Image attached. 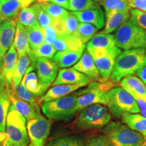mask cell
Instances as JSON below:
<instances>
[{
    "mask_svg": "<svg viewBox=\"0 0 146 146\" xmlns=\"http://www.w3.org/2000/svg\"><path fill=\"white\" fill-rule=\"evenodd\" d=\"M80 91L59 99L42 103V112L50 120L69 122L75 115L76 100Z\"/></svg>",
    "mask_w": 146,
    "mask_h": 146,
    "instance_id": "3",
    "label": "cell"
},
{
    "mask_svg": "<svg viewBox=\"0 0 146 146\" xmlns=\"http://www.w3.org/2000/svg\"><path fill=\"white\" fill-rule=\"evenodd\" d=\"M18 60V54L14 45H11L10 48L5 54L3 58V67L1 72L4 75L7 83H8L10 88L13 91L12 89V82L14 71H15L16 64Z\"/></svg>",
    "mask_w": 146,
    "mask_h": 146,
    "instance_id": "18",
    "label": "cell"
},
{
    "mask_svg": "<svg viewBox=\"0 0 146 146\" xmlns=\"http://www.w3.org/2000/svg\"><path fill=\"white\" fill-rule=\"evenodd\" d=\"M12 91H5L0 94V142L4 141L7 117L10 107V96Z\"/></svg>",
    "mask_w": 146,
    "mask_h": 146,
    "instance_id": "24",
    "label": "cell"
},
{
    "mask_svg": "<svg viewBox=\"0 0 146 146\" xmlns=\"http://www.w3.org/2000/svg\"><path fill=\"white\" fill-rule=\"evenodd\" d=\"M104 8L105 12L110 10L130 12L129 0H104L101 3Z\"/></svg>",
    "mask_w": 146,
    "mask_h": 146,
    "instance_id": "35",
    "label": "cell"
},
{
    "mask_svg": "<svg viewBox=\"0 0 146 146\" xmlns=\"http://www.w3.org/2000/svg\"><path fill=\"white\" fill-rule=\"evenodd\" d=\"M11 94L13 95L14 96H15L16 98H18V99L29 102V103L31 104L38 105V102L36 101V97L34 96L26 88L23 79L22 80L21 83L19 84V85L16 87V89L12 91Z\"/></svg>",
    "mask_w": 146,
    "mask_h": 146,
    "instance_id": "34",
    "label": "cell"
},
{
    "mask_svg": "<svg viewBox=\"0 0 146 146\" xmlns=\"http://www.w3.org/2000/svg\"><path fill=\"white\" fill-rule=\"evenodd\" d=\"M8 90L12 91V89L9 87L3 74L2 72H1L0 73V94Z\"/></svg>",
    "mask_w": 146,
    "mask_h": 146,
    "instance_id": "46",
    "label": "cell"
},
{
    "mask_svg": "<svg viewBox=\"0 0 146 146\" xmlns=\"http://www.w3.org/2000/svg\"><path fill=\"white\" fill-rule=\"evenodd\" d=\"M85 146H114L107 136L96 135L85 140Z\"/></svg>",
    "mask_w": 146,
    "mask_h": 146,
    "instance_id": "39",
    "label": "cell"
},
{
    "mask_svg": "<svg viewBox=\"0 0 146 146\" xmlns=\"http://www.w3.org/2000/svg\"><path fill=\"white\" fill-rule=\"evenodd\" d=\"M27 120L13 106L9 108L3 146H29Z\"/></svg>",
    "mask_w": 146,
    "mask_h": 146,
    "instance_id": "2",
    "label": "cell"
},
{
    "mask_svg": "<svg viewBox=\"0 0 146 146\" xmlns=\"http://www.w3.org/2000/svg\"><path fill=\"white\" fill-rule=\"evenodd\" d=\"M13 45L17 51L18 56L27 54L31 60V64L33 65L35 63L36 59L35 58L33 52L29 45L27 29L18 21L16 23V30Z\"/></svg>",
    "mask_w": 146,
    "mask_h": 146,
    "instance_id": "13",
    "label": "cell"
},
{
    "mask_svg": "<svg viewBox=\"0 0 146 146\" xmlns=\"http://www.w3.org/2000/svg\"><path fill=\"white\" fill-rule=\"evenodd\" d=\"M27 31L29 45L32 51H35L44 43V31L39 26V25L27 29Z\"/></svg>",
    "mask_w": 146,
    "mask_h": 146,
    "instance_id": "30",
    "label": "cell"
},
{
    "mask_svg": "<svg viewBox=\"0 0 146 146\" xmlns=\"http://www.w3.org/2000/svg\"><path fill=\"white\" fill-rule=\"evenodd\" d=\"M40 5L43 11L52 20H64L69 14V12L65 8L55 3L45 2L40 3Z\"/></svg>",
    "mask_w": 146,
    "mask_h": 146,
    "instance_id": "31",
    "label": "cell"
},
{
    "mask_svg": "<svg viewBox=\"0 0 146 146\" xmlns=\"http://www.w3.org/2000/svg\"><path fill=\"white\" fill-rule=\"evenodd\" d=\"M136 74L146 85V65L141 69L139 70L136 72Z\"/></svg>",
    "mask_w": 146,
    "mask_h": 146,
    "instance_id": "48",
    "label": "cell"
},
{
    "mask_svg": "<svg viewBox=\"0 0 146 146\" xmlns=\"http://www.w3.org/2000/svg\"><path fill=\"white\" fill-rule=\"evenodd\" d=\"M120 86L127 91H133L146 99V85L138 76L128 75L120 81Z\"/></svg>",
    "mask_w": 146,
    "mask_h": 146,
    "instance_id": "26",
    "label": "cell"
},
{
    "mask_svg": "<svg viewBox=\"0 0 146 146\" xmlns=\"http://www.w3.org/2000/svg\"><path fill=\"white\" fill-rule=\"evenodd\" d=\"M33 65L36 70L39 83L47 91L57 77L59 66L54 60L46 58H36Z\"/></svg>",
    "mask_w": 146,
    "mask_h": 146,
    "instance_id": "10",
    "label": "cell"
},
{
    "mask_svg": "<svg viewBox=\"0 0 146 146\" xmlns=\"http://www.w3.org/2000/svg\"><path fill=\"white\" fill-rule=\"evenodd\" d=\"M45 146H85V139L78 135H70L53 139Z\"/></svg>",
    "mask_w": 146,
    "mask_h": 146,
    "instance_id": "29",
    "label": "cell"
},
{
    "mask_svg": "<svg viewBox=\"0 0 146 146\" xmlns=\"http://www.w3.org/2000/svg\"><path fill=\"white\" fill-rule=\"evenodd\" d=\"M81 23L91 24L98 30L103 29L105 26V14L101 7L97 5L94 8L81 11V12H71Z\"/></svg>",
    "mask_w": 146,
    "mask_h": 146,
    "instance_id": "12",
    "label": "cell"
},
{
    "mask_svg": "<svg viewBox=\"0 0 146 146\" xmlns=\"http://www.w3.org/2000/svg\"><path fill=\"white\" fill-rule=\"evenodd\" d=\"M35 1H36V0H18V1L21 3L22 8H27Z\"/></svg>",
    "mask_w": 146,
    "mask_h": 146,
    "instance_id": "49",
    "label": "cell"
},
{
    "mask_svg": "<svg viewBox=\"0 0 146 146\" xmlns=\"http://www.w3.org/2000/svg\"><path fill=\"white\" fill-rule=\"evenodd\" d=\"M114 85V83L103 82H92L87 85L86 88L80 90V95L76 100V112L89 106L100 104L104 105L106 103V93Z\"/></svg>",
    "mask_w": 146,
    "mask_h": 146,
    "instance_id": "8",
    "label": "cell"
},
{
    "mask_svg": "<svg viewBox=\"0 0 146 146\" xmlns=\"http://www.w3.org/2000/svg\"><path fill=\"white\" fill-rule=\"evenodd\" d=\"M16 21H6L0 27V56H4L11 45L13 44L16 30Z\"/></svg>",
    "mask_w": 146,
    "mask_h": 146,
    "instance_id": "15",
    "label": "cell"
},
{
    "mask_svg": "<svg viewBox=\"0 0 146 146\" xmlns=\"http://www.w3.org/2000/svg\"><path fill=\"white\" fill-rule=\"evenodd\" d=\"M85 86L82 85H58L52 86L49 90L40 97L38 104H42L46 102L52 101L69 96L74 91Z\"/></svg>",
    "mask_w": 146,
    "mask_h": 146,
    "instance_id": "16",
    "label": "cell"
},
{
    "mask_svg": "<svg viewBox=\"0 0 146 146\" xmlns=\"http://www.w3.org/2000/svg\"><path fill=\"white\" fill-rule=\"evenodd\" d=\"M31 8L33 9L36 15L38 25L43 30H44L47 27L52 25L53 20L43 11L40 3L37 2L31 5Z\"/></svg>",
    "mask_w": 146,
    "mask_h": 146,
    "instance_id": "36",
    "label": "cell"
},
{
    "mask_svg": "<svg viewBox=\"0 0 146 146\" xmlns=\"http://www.w3.org/2000/svg\"><path fill=\"white\" fill-rule=\"evenodd\" d=\"M3 58H2L0 56V73L2 71V67H3Z\"/></svg>",
    "mask_w": 146,
    "mask_h": 146,
    "instance_id": "50",
    "label": "cell"
},
{
    "mask_svg": "<svg viewBox=\"0 0 146 146\" xmlns=\"http://www.w3.org/2000/svg\"><path fill=\"white\" fill-rule=\"evenodd\" d=\"M52 26L54 27V30L56 31L58 36H62L68 35L66 32V25L64 20L63 19H58L53 20Z\"/></svg>",
    "mask_w": 146,
    "mask_h": 146,
    "instance_id": "42",
    "label": "cell"
},
{
    "mask_svg": "<svg viewBox=\"0 0 146 146\" xmlns=\"http://www.w3.org/2000/svg\"><path fill=\"white\" fill-rule=\"evenodd\" d=\"M105 106L115 118L122 117L126 112H140L136 100L122 87H114L106 93Z\"/></svg>",
    "mask_w": 146,
    "mask_h": 146,
    "instance_id": "4",
    "label": "cell"
},
{
    "mask_svg": "<svg viewBox=\"0 0 146 146\" xmlns=\"http://www.w3.org/2000/svg\"><path fill=\"white\" fill-rule=\"evenodd\" d=\"M18 21L26 29L31 28L38 25L36 15L31 6L22 8L18 14Z\"/></svg>",
    "mask_w": 146,
    "mask_h": 146,
    "instance_id": "32",
    "label": "cell"
},
{
    "mask_svg": "<svg viewBox=\"0 0 146 146\" xmlns=\"http://www.w3.org/2000/svg\"><path fill=\"white\" fill-rule=\"evenodd\" d=\"M112 118L107 107L96 104L80 110L75 128L79 131L104 129Z\"/></svg>",
    "mask_w": 146,
    "mask_h": 146,
    "instance_id": "5",
    "label": "cell"
},
{
    "mask_svg": "<svg viewBox=\"0 0 146 146\" xmlns=\"http://www.w3.org/2000/svg\"><path fill=\"white\" fill-rule=\"evenodd\" d=\"M3 23V21H1V20H0V27H1V24Z\"/></svg>",
    "mask_w": 146,
    "mask_h": 146,
    "instance_id": "54",
    "label": "cell"
},
{
    "mask_svg": "<svg viewBox=\"0 0 146 146\" xmlns=\"http://www.w3.org/2000/svg\"><path fill=\"white\" fill-rule=\"evenodd\" d=\"M11 104L27 120L33 119L40 113L39 106L34 105L16 98L13 95L10 96Z\"/></svg>",
    "mask_w": 146,
    "mask_h": 146,
    "instance_id": "23",
    "label": "cell"
},
{
    "mask_svg": "<svg viewBox=\"0 0 146 146\" xmlns=\"http://www.w3.org/2000/svg\"><path fill=\"white\" fill-rule=\"evenodd\" d=\"M104 0H94V2H96L97 4H101V3H102V1H103Z\"/></svg>",
    "mask_w": 146,
    "mask_h": 146,
    "instance_id": "52",
    "label": "cell"
},
{
    "mask_svg": "<svg viewBox=\"0 0 146 146\" xmlns=\"http://www.w3.org/2000/svg\"><path fill=\"white\" fill-rule=\"evenodd\" d=\"M21 8L18 0H0V20L16 21Z\"/></svg>",
    "mask_w": 146,
    "mask_h": 146,
    "instance_id": "21",
    "label": "cell"
},
{
    "mask_svg": "<svg viewBox=\"0 0 146 146\" xmlns=\"http://www.w3.org/2000/svg\"><path fill=\"white\" fill-rule=\"evenodd\" d=\"M146 65V49L125 50L116 58L110 78L113 83H119L124 77L135 74Z\"/></svg>",
    "mask_w": 146,
    "mask_h": 146,
    "instance_id": "1",
    "label": "cell"
},
{
    "mask_svg": "<svg viewBox=\"0 0 146 146\" xmlns=\"http://www.w3.org/2000/svg\"><path fill=\"white\" fill-rule=\"evenodd\" d=\"M48 2L59 5L64 8L69 10V5H70L69 0H48Z\"/></svg>",
    "mask_w": 146,
    "mask_h": 146,
    "instance_id": "47",
    "label": "cell"
},
{
    "mask_svg": "<svg viewBox=\"0 0 146 146\" xmlns=\"http://www.w3.org/2000/svg\"><path fill=\"white\" fill-rule=\"evenodd\" d=\"M131 20L146 32V12H142L137 9L130 10Z\"/></svg>",
    "mask_w": 146,
    "mask_h": 146,
    "instance_id": "40",
    "label": "cell"
},
{
    "mask_svg": "<svg viewBox=\"0 0 146 146\" xmlns=\"http://www.w3.org/2000/svg\"><path fill=\"white\" fill-rule=\"evenodd\" d=\"M35 66L31 65L27 69L23 79L25 82L26 88L30 91L34 96L41 97L45 94L47 90L41 85L38 79L37 75L34 72Z\"/></svg>",
    "mask_w": 146,
    "mask_h": 146,
    "instance_id": "22",
    "label": "cell"
},
{
    "mask_svg": "<svg viewBox=\"0 0 146 146\" xmlns=\"http://www.w3.org/2000/svg\"><path fill=\"white\" fill-rule=\"evenodd\" d=\"M121 53V49L115 46L109 54L94 59L95 64L104 81H106L110 77L116 58Z\"/></svg>",
    "mask_w": 146,
    "mask_h": 146,
    "instance_id": "14",
    "label": "cell"
},
{
    "mask_svg": "<svg viewBox=\"0 0 146 146\" xmlns=\"http://www.w3.org/2000/svg\"><path fill=\"white\" fill-rule=\"evenodd\" d=\"M78 72L89 76L94 80L100 79V73L95 64L94 60L87 51L83 52L80 60L72 66Z\"/></svg>",
    "mask_w": 146,
    "mask_h": 146,
    "instance_id": "19",
    "label": "cell"
},
{
    "mask_svg": "<svg viewBox=\"0 0 146 146\" xmlns=\"http://www.w3.org/2000/svg\"><path fill=\"white\" fill-rule=\"evenodd\" d=\"M66 29L68 35L76 33L79 25L78 21L71 12H69L68 16L64 19Z\"/></svg>",
    "mask_w": 146,
    "mask_h": 146,
    "instance_id": "41",
    "label": "cell"
},
{
    "mask_svg": "<svg viewBox=\"0 0 146 146\" xmlns=\"http://www.w3.org/2000/svg\"><path fill=\"white\" fill-rule=\"evenodd\" d=\"M0 143H1V142H0Z\"/></svg>",
    "mask_w": 146,
    "mask_h": 146,
    "instance_id": "55",
    "label": "cell"
},
{
    "mask_svg": "<svg viewBox=\"0 0 146 146\" xmlns=\"http://www.w3.org/2000/svg\"><path fill=\"white\" fill-rule=\"evenodd\" d=\"M36 2L39 3L48 2V0H36Z\"/></svg>",
    "mask_w": 146,
    "mask_h": 146,
    "instance_id": "51",
    "label": "cell"
},
{
    "mask_svg": "<svg viewBox=\"0 0 146 146\" xmlns=\"http://www.w3.org/2000/svg\"><path fill=\"white\" fill-rule=\"evenodd\" d=\"M115 46H116V43H115L114 35L104 34L103 33H99L96 34L87 43L86 47L108 49L112 48Z\"/></svg>",
    "mask_w": 146,
    "mask_h": 146,
    "instance_id": "28",
    "label": "cell"
},
{
    "mask_svg": "<svg viewBox=\"0 0 146 146\" xmlns=\"http://www.w3.org/2000/svg\"><path fill=\"white\" fill-rule=\"evenodd\" d=\"M69 10L71 12H81L89 10L96 6L94 0H69Z\"/></svg>",
    "mask_w": 146,
    "mask_h": 146,
    "instance_id": "37",
    "label": "cell"
},
{
    "mask_svg": "<svg viewBox=\"0 0 146 146\" xmlns=\"http://www.w3.org/2000/svg\"><path fill=\"white\" fill-rule=\"evenodd\" d=\"M129 5L131 9H137L146 12V0H129Z\"/></svg>",
    "mask_w": 146,
    "mask_h": 146,
    "instance_id": "45",
    "label": "cell"
},
{
    "mask_svg": "<svg viewBox=\"0 0 146 146\" xmlns=\"http://www.w3.org/2000/svg\"><path fill=\"white\" fill-rule=\"evenodd\" d=\"M33 52L36 59L38 58H46L53 60L57 52L52 45L43 43L35 50L33 51Z\"/></svg>",
    "mask_w": 146,
    "mask_h": 146,
    "instance_id": "38",
    "label": "cell"
},
{
    "mask_svg": "<svg viewBox=\"0 0 146 146\" xmlns=\"http://www.w3.org/2000/svg\"><path fill=\"white\" fill-rule=\"evenodd\" d=\"M43 31H44L45 35L44 43L52 45L55 40L58 37V35L56 33V31L54 30V27L52 25H50V26L47 27Z\"/></svg>",
    "mask_w": 146,
    "mask_h": 146,
    "instance_id": "43",
    "label": "cell"
},
{
    "mask_svg": "<svg viewBox=\"0 0 146 146\" xmlns=\"http://www.w3.org/2000/svg\"><path fill=\"white\" fill-rule=\"evenodd\" d=\"M140 146H146V139H145V141H144V142H143V143H142V144H141V145H140Z\"/></svg>",
    "mask_w": 146,
    "mask_h": 146,
    "instance_id": "53",
    "label": "cell"
},
{
    "mask_svg": "<svg viewBox=\"0 0 146 146\" xmlns=\"http://www.w3.org/2000/svg\"><path fill=\"white\" fill-rule=\"evenodd\" d=\"M114 146H140L146 137L120 122H111L103 129Z\"/></svg>",
    "mask_w": 146,
    "mask_h": 146,
    "instance_id": "7",
    "label": "cell"
},
{
    "mask_svg": "<svg viewBox=\"0 0 146 146\" xmlns=\"http://www.w3.org/2000/svg\"><path fill=\"white\" fill-rule=\"evenodd\" d=\"M116 45L124 50L146 49V32L131 20L118 28L114 35Z\"/></svg>",
    "mask_w": 146,
    "mask_h": 146,
    "instance_id": "6",
    "label": "cell"
},
{
    "mask_svg": "<svg viewBox=\"0 0 146 146\" xmlns=\"http://www.w3.org/2000/svg\"><path fill=\"white\" fill-rule=\"evenodd\" d=\"M128 92L136 100L139 108L140 112L141 113V115L146 117V99H145L143 97L137 94L136 93L133 92V91H128Z\"/></svg>",
    "mask_w": 146,
    "mask_h": 146,
    "instance_id": "44",
    "label": "cell"
},
{
    "mask_svg": "<svg viewBox=\"0 0 146 146\" xmlns=\"http://www.w3.org/2000/svg\"><path fill=\"white\" fill-rule=\"evenodd\" d=\"M31 65V60L28 54L18 56L17 64H16L15 71H14L13 82H12V89L13 91L16 89L19 84L21 83L22 80L26 73L27 69Z\"/></svg>",
    "mask_w": 146,
    "mask_h": 146,
    "instance_id": "27",
    "label": "cell"
},
{
    "mask_svg": "<svg viewBox=\"0 0 146 146\" xmlns=\"http://www.w3.org/2000/svg\"><path fill=\"white\" fill-rule=\"evenodd\" d=\"M106 23L104 29L102 33L110 34L114 32L124 23L129 20L130 12H120L116 10H110L106 12Z\"/></svg>",
    "mask_w": 146,
    "mask_h": 146,
    "instance_id": "17",
    "label": "cell"
},
{
    "mask_svg": "<svg viewBox=\"0 0 146 146\" xmlns=\"http://www.w3.org/2000/svg\"><path fill=\"white\" fill-rule=\"evenodd\" d=\"M29 139V146H45L51 132L52 122L39 113L27 125Z\"/></svg>",
    "mask_w": 146,
    "mask_h": 146,
    "instance_id": "9",
    "label": "cell"
},
{
    "mask_svg": "<svg viewBox=\"0 0 146 146\" xmlns=\"http://www.w3.org/2000/svg\"><path fill=\"white\" fill-rule=\"evenodd\" d=\"M94 81L93 78L71 67L60 69L52 86L58 85H82L85 87Z\"/></svg>",
    "mask_w": 146,
    "mask_h": 146,
    "instance_id": "11",
    "label": "cell"
},
{
    "mask_svg": "<svg viewBox=\"0 0 146 146\" xmlns=\"http://www.w3.org/2000/svg\"><path fill=\"white\" fill-rule=\"evenodd\" d=\"M98 29L94 25L87 23H80L78 25L77 35L83 44H86L97 34Z\"/></svg>",
    "mask_w": 146,
    "mask_h": 146,
    "instance_id": "33",
    "label": "cell"
},
{
    "mask_svg": "<svg viewBox=\"0 0 146 146\" xmlns=\"http://www.w3.org/2000/svg\"><path fill=\"white\" fill-rule=\"evenodd\" d=\"M122 122L133 131L146 137V117L141 114L126 112L122 116Z\"/></svg>",
    "mask_w": 146,
    "mask_h": 146,
    "instance_id": "25",
    "label": "cell"
},
{
    "mask_svg": "<svg viewBox=\"0 0 146 146\" xmlns=\"http://www.w3.org/2000/svg\"><path fill=\"white\" fill-rule=\"evenodd\" d=\"M84 50H66L56 53L54 61L58 64L59 68H66L73 66L77 62L82 56Z\"/></svg>",
    "mask_w": 146,
    "mask_h": 146,
    "instance_id": "20",
    "label": "cell"
}]
</instances>
